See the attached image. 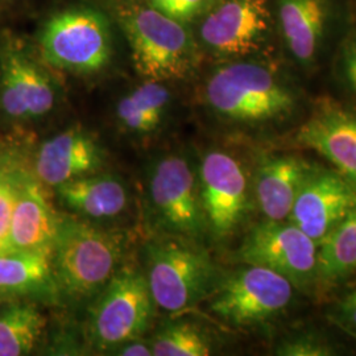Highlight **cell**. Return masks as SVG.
I'll list each match as a JSON object with an SVG mask.
<instances>
[{
    "instance_id": "6da1fadb",
    "label": "cell",
    "mask_w": 356,
    "mask_h": 356,
    "mask_svg": "<svg viewBox=\"0 0 356 356\" xmlns=\"http://www.w3.org/2000/svg\"><path fill=\"white\" fill-rule=\"evenodd\" d=\"M206 102L218 116L242 124H276L298 107L292 85L266 65L239 61L219 67L209 78Z\"/></svg>"
},
{
    "instance_id": "7a4b0ae2",
    "label": "cell",
    "mask_w": 356,
    "mask_h": 356,
    "mask_svg": "<svg viewBox=\"0 0 356 356\" xmlns=\"http://www.w3.org/2000/svg\"><path fill=\"white\" fill-rule=\"evenodd\" d=\"M119 22L135 67L147 81L181 79L198 64V44L189 29L148 3L122 7Z\"/></svg>"
},
{
    "instance_id": "3957f363",
    "label": "cell",
    "mask_w": 356,
    "mask_h": 356,
    "mask_svg": "<svg viewBox=\"0 0 356 356\" xmlns=\"http://www.w3.org/2000/svg\"><path fill=\"white\" fill-rule=\"evenodd\" d=\"M120 239L110 231L76 219L58 220L51 245L53 277L76 300L89 297L114 276L120 259Z\"/></svg>"
},
{
    "instance_id": "277c9868",
    "label": "cell",
    "mask_w": 356,
    "mask_h": 356,
    "mask_svg": "<svg viewBox=\"0 0 356 356\" xmlns=\"http://www.w3.org/2000/svg\"><path fill=\"white\" fill-rule=\"evenodd\" d=\"M41 57L56 69L91 74L104 69L114 53L108 17L89 6L53 13L40 31Z\"/></svg>"
},
{
    "instance_id": "5b68a950",
    "label": "cell",
    "mask_w": 356,
    "mask_h": 356,
    "mask_svg": "<svg viewBox=\"0 0 356 356\" xmlns=\"http://www.w3.org/2000/svg\"><path fill=\"white\" fill-rule=\"evenodd\" d=\"M216 280V266L195 244L176 241L151 247L147 281L153 302L166 312L195 305L214 288Z\"/></svg>"
},
{
    "instance_id": "8992f818",
    "label": "cell",
    "mask_w": 356,
    "mask_h": 356,
    "mask_svg": "<svg viewBox=\"0 0 356 356\" xmlns=\"http://www.w3.org/2000/svg\"><path fill=\"white\" fill-rule=\"evenodd\" d=\"M239 259L270 269L309 291L318 281V244L289 220H263L248 232Z\"/></svg>"
},
{
    "instance_id": "52a82bcc",
    "label": "cell",
    "mask_w": 356,
    "mask_h": 356,
    "mask_svg": "<svg viewBox=\"0 0 356 356\" xmlns=\"http://www.w3.org/2000/svg\"><path fill=\"white\" fill-rule=\"evenodd\" d=\"M91 310V335L103 348L136 341L147 330L152 317L153 298L147 277L136 270H120Z\"/></svg>"
},
{
    "instance_id": "ba28073f",
    "label": "cell",
    "mask_w": 356,
    "mask_h": 356,
    "mask_svg": "<svg viewBox=\"0 0 356 356\" xmlns=\"http://www.w3.org/2000/svg\"><path fill=\"white\" fill-rule=\"evenodd\" d=\"M236 270L223 281L210 304L218 317L236 326L261 323L292 302L294 286L279 273L257 266Z\"/></svg>"
},
{
    "instance_id": "9c48e42d",
    "label": "cell",
    "mask_w": 356,
    "mask_h": 356,
    "mask_svg": "<svg viewBox=\"0 0 356 356\" xmlns=\"http://www.w3.org/2000/svg\"><path fill=\"white\" fill-rule=\"evenodd\" d=\"M198 38L219 58H241L259 51L269 33L264 0H216L200 17Z\"/></svg>"
},
{
    "instance_id": "30bf717a",
    "label": "cell",
    "mask_w": 356,
    "mask_h": 356,
    "mask_svg": "<svg viewBox=\"0 0 356 356\" xmlns=\"http://www.w3.org/2000/svg\"><path fill=\"white\" fill-rule=\"evenodd\" d=\"M200 194L207 229L226 238L242 225L248 210V181L242 164L231 154L211 151L200 169Z\"/></svg>"
},
{
    "instance_id": "8fae6325",
    "label": "cell",
    "mask_w": 356,
    "mask_h": 356,
    "mask_svg": "<svg viewBox=\"0 0 356 356\" xmlns=\"http://www.w3.org/2000/svg\"><path fill=\"white\" fill-rule=\"evenodd\" d=\"M355 206V189L335 169L313 165L288 220L319 247Z\"/></svg>"
},
{
    "instance_id": "7c38bea8",
    "label": "cell",
    "mask_w": 356,
    "mask_h": 356,
    "mask_svg": "<svg viewBox=\"0 0 356 356\" xmlns=\"http://www.w3.org/2000/svg\"><path fill=\"white\" fill-rule=\"evenodd\" d=\"M149 186L153 206L168 229L186 238L204 234L207 222L200 184L184 157L163 159L154 168Z\"/></svg>"
},
{
    "instance_id": "4fadbf2b",
    "label": "cell",
    "mask_w": 356,
    "mask_h": 356,
    "mask_svg": "<svg viewBox=\"0 0 356 356\" xmlns=\"http://www.w3.org/2000/svg\"><path fill=\"white\" fill-rule=\"evenodd\" d=\"M296 140L325 157L356 191V115L322 103L300 127Z\"/></svg>"
},
{
    "instance_id": "5bb4252c",
    "label": "cell",
    "mask_w": 356,
    "mask_h": 356,
    "mask_svg": "<svg viewBox=\"0 0 356 356\" xmlns=\"http://www.w3.org/2000/svg\"><path fill=\"white\" fill-rule=\"evenodd\" d=\"M1 104L16 119L38 118L54 106L56 92L48 74L26 53L7 45L1 51Z\"/></svg>"
},
{
    "instance_id": "9a60e30c",
    "label": "cell",
    "mask_w": 356,
    "mask_h": 356,
    "mask_svg": "<svg viewBox=\"0 0 356 356\" xmlns=\"http://www.w3.org/2000/svg\"><path fill=\"white\" fill-rule=\"evenodd\" d=\"M101 164L102 152L97 141L83 129L72 128L41 145L36 172L44 184L57 188L97 170Z\"/></svg>"
},
{
    "instance_id": "2e32d148",
    "label": "cell",
    "mask_w": 356,
    "mask_h": 356,
    "mask_svg": "<svg viewBox=\"0 0 356 356\" xmlns=\"http://www.w3.org/2000/svg\"><path fill=\"white\" fill-rule=\"evenodd\" d=\"M312 166L293 154L269 156L256 169L254 195L268 220H288Z\"/></svg>"
},
{
    "instance_id": "e0dca14e",
    "label": "cell",
    "mask_w": 356,
    "mask_h": 356,
    "mask_svg": "<svg viewBox=\"0 0 356 356\" xmlns=\"http://www.w3.org/2000/svg\"><path fill=\"white\" fill-rule=\"evenodd\" d=\"M329 16V0H277L281 35L298 64L309 66L316 61Z\"/></svg>"
},
{
    "instance_id": "ac0fdd59",
    "label": "cell",
    "mask_w": 356,
    "mask_h": 356,
    "mask_svg": "<svg viewBox=\"0 0 356 356\" xmlns=\"http://www.w3.org/2000/svg\"><path fill=\"white\" fill-rule=\"evenodd\" d=\"M57 229L58 219L38 185L26 184L16 191L11 220L13 250H51Z\"/></svg>"
},
{
    "instance_id": "d6986e66",
    "label": "cell",
    "mask_w": 356,
    "mask_h": 356,
    "mask_svg": "<svg viewBox=\"0 0 356 356\" xmlns=\"http://www.w3.org/2000/svg\"><path fill=\"white\" fill-rule=\"evenodd\" d=\"M57 193L69 209L90 218L119 216L127 206L123 184L110 176H81L57 186Z\"/></svg>"
},
{
    "instance_id": "ffe728a7",
    "label": "cell",
    "mask_w": 356,
    "mask_h": 356,
    "mask_svg": "<svg viewBox=\"0 0 356 356\" xmlns=\"http://www.w3.org/2000/svg\"><path fill=\"white\" fill-rule=\"evenodd\" d=\"M53 277L51 250H13L0 254V291H38Z\"/></svg>"
},
{
    "instance_id": "44dd1931",
    "label": "cell",
    "mask_w": 356,
    "mask_h": 356,
    "mask_svg": "<svg viewBox=\"0 0 356 356\" xmlns=\"http://www.w3.org/2000/svg\"><path fill=\"white\" fill-rule=\"evenodd\" d=\"M356 272V206L318 247V281L335 284Z\"/></svg>"
},
{
    "instance_id": "7402d4cb",
    "label": "cell",
    "mask_w": 356,
    "mask_h": 356,
    "mask_svg": "<svg viewBox=\"0 0 356 356\" xmlns=\"http://www.w3.org/2000/svg\"><path fill=\"white\" fill-rule=\"evenodd\" d=\"M169 102L170 94L163 82L147 81L118 103L116 116L132 132H151L160 124Z\"/></svg>"
},
{
    "instance_id": "603a6c76",
    "label": "cell",
    "mask_w": 356,
    "mask_h": 356,
    "mask_svg": "<svg viewBox=\"0 0 356 356\" xmlns=\"http://www.w3.org/2000/svg\"><path fill=\"white\" fill-rule=\"evenodd\" d=\"M45 327V317L38 307L15 302L0 312V356L29 354Z\"/></svg>"
},
{
    "instance_id": "cb8c5ba5",
    "label": "cell",
    "mask_w": 356,
    "mask_h": 356,
    "mask_svg": "<svg viewBox=\"0 0 356 356\" xmlns=\"http://www.w3.org/2000/svg\"><path fill=\"white\" fill-rule=\"evenodd\" d=\"M154 356H207L213 344L207 334L189 322L173 323L161 331L152 344Z\"/></svg>"
},
{
    "instance_id": "d4e9b609",
    "label": "cell",
    "mask_w": 356,
    "mask_h": 356,
    "mask_svg": "<svg viewBox=\"0 0 356 356\" xmlns=\"http://www.w3.org/2000/svg\"><path fill=\"white\" fill-rule=\"evenodd\" d=\"M214 1L216 0H147L153 8L182 24L200 19Z\"/></svg>"
},
{
    "instance_id": "484cf974",
    "label": "cell",
    "mask_w": 356,
    "mask_h": 356,
    "mask_svg": "<svg viewBox=\"0 0 356 356\" xmlns=\"http://www.w3.org/2000/svg\"><path fill=\"white\" fill-rule=\"evenodd\" d=\"M335 354L334 347L317 335L302 334L281 342L276 355L281 356H330Z\"/></svg>"
},
{
    "instance_id": "4316f807",
    "label": "cell",
    "mask_w": 356,
    "mask_h": 356,
    "mask_svg": "<svg viewBox=\"0 0 356 356\" xmlns=\"http://www.w3.org/2000/svg\"><path fill=\"white\" fill-rule=\"evenodd\" d=\"M16 201V189L11 184L0 179V254L13 251L11 220Z\"/></svg>"
},
{
    "instance_id": "83f0119b",
    "label": "cell",
    "mask_w": 356,
    "mask_h": 356,
    "mask_svg": "<svg viewBox=\"0 0 356 356\" xmlns=\"http://www.w3.org/2000/svg\"><path fill=\"white\" fill-rule=\"evenodd\" d=\"M337 66L344 88L356 97V29L344 40Z\"/></svg>"
},
{
    "instance_id": "f1b7e54d",
    "label": "cell",
    "mask_w": 356,
    "mask_h": 356,
    "mask_svg": "<svg viewBox=\"0 0 356 356\" xmlns=\"http://www.w3.org/2000/svg\"><path fill=\"white\" fill-rule=\"evenodd\" d=\"M339 316L344 323L356 332V289L344 297L339 305Z\"/></svg>"
},
{
    "instance_id": "f546056e",
    "label": "cell",
    "mask_w": 356,
    "mask_h": 356,
    "mask_svg": "<svg viewBox=\"0 0 356 356\" xmlns=\"http://www.w3.org/2000/svg\"><path fill=\"white\" fill-rule=\"evenodd\" d=\"M126 346L120 350L119 355L123 356H151L153 355L152 347L145 343L131 341L124 343Z\"/></svg>"
}]
</instances>
